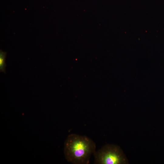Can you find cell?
Masks as SVG:
<instances>
[{
    "label": "cell",
    "mask_w": 164,
    "mask_h": 164,
    "mask_svg": "<svg viewBox=\"0 0 164 164\" xmlns=\"http://www.w3.org/2000/svg\"><path fill=\"white\" fill-rule=\"evenodd\" d=\"M94 141L86 136L73 134L69 135L64 143V152L68 162L73 164H88L96 151Z\"/></svg>",
    "instance_id": "obj_1"
},
{
    "label": "cell",
    "mask_w": 164,
    "mask_h": 164,
    "mask_svg": "<svg viewBox=\"0 0 164 164\" xmlns=\"http://www.w3.org/2000/svg\"><path fill=\"white\" fill-rule=\"evenodd\" d=\"M94 163L96 164H124L128 161L118 146L108 144L93 154Z\"/></svg>",
    "instance_id": "obj_2"
},
{
    "label": "cell",
    "mask_w": 164,
    "mask_h": 164,
    "mask_svg": "<svg viewBox=\"0 0 164 164\" xmlns=\"http://www.w3.org/2000/svg\"><path fill=\"white\" fill-rule=\"evenodd\" d=\"M7 53L3 52L2 50H0V72H3L5 73V67L6 64L5 63V58Z\"/></svg>",
    "instance_id": "obj_3"
}]
</instances>
